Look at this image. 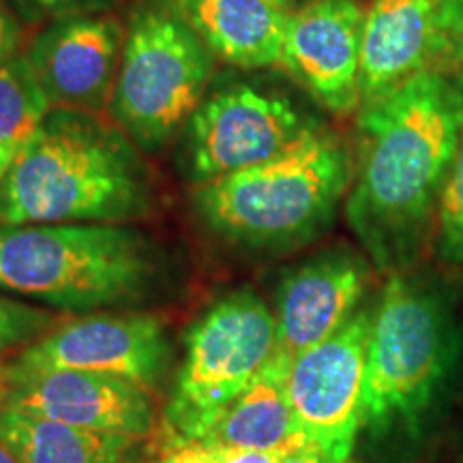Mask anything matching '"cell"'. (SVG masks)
Masks as SVG:
<instances>
[{
  "instance_id": "cell-14",
  "label": "cell",
  "mask_w": 463,
  "mask_h": 463,
  "mask_svg": "<svg viewBox=\"0 0 463 463\" xmlns=\"http://www.w3.org/2000/svg\"><path fill=\"white\" fill-rule=\"evenodd\" d=\"M125 45V28L103 14L50 22L28 50L52 108L97 114L109 108Z\"/></svg>"
},
{
  "instance_id": "cell-4",
  "label": "cell",
  "mask_w": 463,
  "mask_h": 463,
  "mask_svg": "<svg viewBox=\"0 0 463 463\" xmlns=\"http://www.w3.org/2000/svg\"><path fill=\"white\" fill-rule=\"evenodd\" d=\"M164 258L118 223H0V289L65 311L140 303L159 286Z\"/></svg>"
},
{
  "instance_id": "cell-1",
  "label": "cell",
  "mask_w": 463,
  "mask_h": 463,
  "mask_svg": "<svg viewBox=\"0 0 463 463\" xmlns=\"http://www.w3.org/2000/svg\"><path fill=\"white\" fill-rule=\"evenodd\" d=\"M463 127V89L420 73L358 114V161L345 217L378 269L397 275L419 258Z\"/></svg>"
},
{
  "instance_id": "cell-17",
  "label": "cell",
  "mask_w": 463,
  "mask_h": 463,
  "mask_svg": "<svg viewBox=\"0 0 463 463\" xmlns=\"http://www.w3.org/2000/svg\"><path fill=\"white\" fill-rule=\"evenodd\" d=\"M288 369L289 363L273 354L262 373L225 408L198 444L253 450L303 447L307 439L288 397Z\"/></svg>"
},
{
  "instance_id": "cell-12",
  "label": "cell",
  "mask_w": 463,
  "mask_h": 463,
  "mask_svg": "<svg viewBox=\"0 0 463 463\" xmlns=\"http://www.w3.org/2000/svg\"><path fill=\"white\" fill-rule=\"evenodd\" d=\"M170 358V341L157 316L95 314L42 335L15 364L112 373L148 389L164 375Z\"/></svg>"
},
{
  "instance_id": "cell-30",
  "label": "cell",
  "mask_w": 463,
  "mask_h": 463,
  "mask_svg": "<svg viewBox=\"0 0 463 463\" xmlns=\"http://www.w3.org/2000/svg\"><path fill=\"white\" fill-rule=\"evenodd\" d=\"M0 463H20L15 459V455L11 453L7 447H5L3 439H0Z\"/></svg>"
},
{
  "instance_id": "cell-2",
  "label": "cell",
  "mask_w": 463,
  "mask_h": 463,
  "mask_svg": "<svg viewBox=\"0 0 463 463\" xmlns=\"http://www.w3.org/2000/svg\"><path fill=\"white\" fill-rule=\"evenodd\" d=\"M136 144L97 114L52 108L0 183V223H123L153 204Z\"/></svg>"
},
{
  "instance_id": "cell-16",
  "label": "cell",
  "mask_w": 463,
  "mask_h": 463,
  "mask_svg": "<svg viewBox=\"0 0 463 463\" xmlns=\"http://www.w3.org/2000/svg\"><path fill=\"white\" fill-rule=\"evenodd\" d=\"M219 61L241 69L281 65L289 14L270 0H176Z\"/></svg>"
},
{
  "instance_id": "cell-19",
  "label": "cell",
  "mask_w": 463,
  "mask_h": 463,
  "mask_svg": "<svg viewBox=\"0 0 463 463\" xmlns=\"http://www.w3.org/2000/svg\"><path fill=\"white\" fill-rule=\"evenodd\" d=\"M50 99L28 56H14L0 65V153L9 161L33 140L50 114Z\"/></svg>"
},
{
  "instance_id": "cell-10",
  "label": "cell",
  "mask_w": 463,
  "mask_h": 463,
  "mask_svg": "<svg viewBox=\"0 0 463 463\" xmlns=\"http://www.w3.org/2000/svg\"><path fill=\"white\" fill-rule=\"evenodd\" d=\"M463 69V37L444 0H373L364 11L361 108L420 73Z\"/></svg>"
},
{
  "instance_id": "cell-7",
  "label": "cell",
  "mask_w": 463,
  "mask_h": 463,
  "mask_svg": "<svg viewBox=\"0 0 463 463\" xmlns=\"http://www.w3.org/2000/svg\"><path fill=\"white\" fill-rule=\"evenodd\" d=\"M275 350L277 317L253 289H234L208 307L187 335L184 363L167 405V427L178 442H200L262 373Z\"/></svg>"
},
{
  "instance_id": "cell-23",
  "label": "cell",
  "mask_w": 463,
  "mask_h": 463,
  "mask_svg": "<svg viewBox=\"0 0 463 463\" xmlns=\"http://www.w3.org/2000/svg\"><path fill=\"white\" fill-rule=\"evenodd\" d=\"M208 449V447H206ZM298 447H283L269 450H253V449H223L213 447L208 449L219 463H281L283 457L292 453Z\"/></svg>"
},
{
  "instance_id": "cell-13",
  "label": "cell",
  "mask_w": 463,
  "mask_h": 463,
  "mask_svg": "<svg viewBox=\"0 0 463 463\" xmlns=\"http://www.w3.org/2000/svg\"><path fill=\"white\" fill-rule=\"evenodd\" d=\"M363 26L354 0H307L288 17L281 67L333 114L361 108Z\"/></svg>"
},
{
  "instance_id": "cell-22",
  "label": "cell",
  "mask_w": 463,
  "mask_h": 463,
  "mask_svg": "<svg viewBox=\"0 0 463 463\" xmlns=\"http://www.w3.org/2000/svg\"><path fill=\"white\" fill-rule=\"evenodd\" d=\"M114 0H11L14 9L28 22L61 20L67 15L101 14Z\"/></svg>"
},
{
  "instance_id": "cell-5",
  "label": "cell",
  "mask_w": 463,
  "mask_h": 463,
  "mask_svg": "<svg viewBox=\"0 0 463 463\" xmlns=\"http://www.w3.org/2000/svg\"><path fill=\"white\" fill-rule=\"evenodd\" d=\"M217 58L176 0H140L129 15L109 101L116 127L144 153L184 129L215 80Z\"/></svg>"
},
{
  "instance_id": "cell-24",
  "label": "cell",
  "mask_w": 463,
  "mask_h": 463,
  "mask_svg": "<svg viewBox=\"0 0 463 463\" xmlns=\"http://www.w3.org/2000/svg\"><path fill=\"white\" fill-rule=\"evenodd\" d=\"M17 45H20V24L15 15H11V11L0 3V65L15 56Z\"/></svg>"
},
{
  "instance_id": "cell-26",
  "label": "cell",
  "mask_w": 463,
  "mask_h": 463,
  "mask_svg": "<svg viewBox=\"0 0 463 463\" xmlns=\"http://www.w3.org/2000/svg\"><path fill=\"white\" fill-rule=\"evenodd\" d=\"M281 463H344V461L333 459V457L328 453H324L320 447L305 442L303 447L294 449L292 453H288L286 457H283Z\"/></svg>"
},
{
  "instance_id": "cell-6",
  "label": "cell",
  "mask_w": 463,
  "mask_h": 463,
  "mask_svg": "<svg viewBox=\"0 0 463 463\" xmlns=\"http://www.w3.org/2000/svg\"><path fill=\"white\" fill-rule=\"evenodd\" d=\"M457 333L444 300L422 283L391 275L373 311L363 382V427L416 430L444 389Z\"/></svg>"
},
{
  "instance_id": "cell-15",
  "label": "cell",
  "mask_w": 463,
  "mask_h": 463,
  "mask_svg": "<svg viewBox=\"0 0 463 463\" xmlns=\"http://www.w3.org/2000/svg\"><path fill=\"white\" fill-rule=\"evenodd\" d=\"M369 286V264L350 247H331L286 270L277 288V350L292 363L350 322Z\"/></svg>"
},
{
  "instance_id": "cell-31",
  "label": "cell",
  "mask_w": 463,
  "mask_h": 463,
  "mask_svg": "<svg viewBox=\"0 0 463 463\" xmlns=\"http://www.w3.org/2000/svg\"><path fill=\"white\" fill-rule=\"evenodd\" d=\"M9 165H11V161L5 157L3 153H0V183H3V178H5V174H7Z\"/></svg>"
},
{
  "instance_id": "cell-29",
  "label": "cell",
  "mask_w": 463,
  "mask_h": 463,
  "mask_svg": "<svg viewBox=\"0 0 463 463\" xmlns=\"http://www.w3.org/2000/svg\"><path fill=\"white\" fill-rule=\"evenodd\" d=\"M270 3L286 11V14H292V11L303 7V5H300V0H270Z\"/></svg>"
},
{
  "instance_id": "cell-25",
  "label": "cell",
  "mask_w": 463,
  "mask_h": 463,
  "mask_svg": "<svg viewBox=\"0 0 463 463\" xmlns=\"http://www.w3.org/2000/svg\"><path fill=\"white\" fill-rule=\"evenodd\" d=\"M161 463H219L215 455L206 447L194 442V444H181L172 455H167Z\"/></svg>"
},
{
  "instance_id": "cell-3",
  "label": "cell",
  "mask_w": 463,
  "mask_h": 463,
  "mask_svg": "<svg viewBox=\"0 0 463 463\" xmlns=\"http://www.w3.org/2000/svg\"><path fill=\"white\" fill-rule=\"evenodd\" d=\"M354 176L345 144L320 127L262 165L198 184L194 206L213 234L249 251H289L320 236Z\"/></svg>"
},
{
  "instance_id": "cell-9",
  "label": "cell",
  "mask_w": 463,
  "mask_h": 463,
  "mask_svg": "<svg viewBox=\"0 0 463 463\" xmlns=\"http://www.w3.org/2000/svg\"><path fill=\"white\" fill-rule=\"evenodd\" d=\"M372 322V311H358L333 337L294 358L286 378L300 433L307 442L344 463H350L356 433L363 427V382Z\"/></svg>"
},
{
  "instance_id": "cell-28",
  "label": "cell",
  "mask_w": 463,
  "mask_h": 463,
  "mask_svg": "<svg viewBox=\"0 0 463 463\" xmlns=\"http://www.w3.org/2000/svg\"><path fill=\"white\" fill-rule=\"evenodd\" d=\"M7 395H9V364H5L3 358H0V412H3L5 403H7Z\"/></svg>"
},
{
  "instance_id": "cell-27",
  "label": "cell",
  "mask_w": 463,
  "mask_h": 463,
  "mask_svg": "<svg viewBox=\"0 0 463 463\" xmlns=\"http://www.w3.org/2000/svg\"><path fill=\"white\" fill-rule=\"evenodd\" d=\"M449 20L459 37H463V0H444Z\"/></svg>"
},
{
  "instance_id": "cell-21",
  "label": "cell",
  "mask_w": 463,
  "mask_h": 463,
  "mask_svg": "<svg viewBox=\"0 0 463 463\" xmlns=\"http://www.w3.org/2000/svg\"><path fill=\"white\" fill-rule=\"evenodd\" d=\"M54 317L45 311L0 297V352L45 335Z\"/></svg>"
},
{
  "instance_id": "cell-20",
  "label": "cell",
  "mask_w": 463,
  "mask_h": 463,
  "mask_svg": "<svg viewBox=\"0 0 463 463\" xmlns=\"http://www.w3.org/2000/svg\"><path fill=\"white\" fill-rule=\"evenodd\" d=\"M436 251L447 264H463V127L436 217Z\"/></svg>"
},
{
  "instance_id": "cell-18",
  "label": "cell",
  "mask_w": 463,
  "mask_h": 463,
  "mask_svg": "<svg viewBox=\"0 0 463 463\" xmlns=\"http://www.w3.org/2000/svg\"><path fill=\"white\" fill-rule=\"evenodd\" d=\"M0 439L20 463H129L137 439L3 408Z\"/></svg>"
},
{
  "instance_id": "cell-8",
  "label": "cell",
  "mask_w": 463,
  "mask_h": 463,
  "mask_svg": "<svg viewBox=\"0 0 463 463\" xmlns=\"http://www.w3.org/2000/svg\"><path fill=\"white\" fill-rule=\"evenodd\" d=\"M314 129L281 92L249 80H213L183 129L184 174L204 184L262 165Z\"/></svg>"
},
{
  "instance_id": "cell-11",
  "label": "cell",
  "mask_w": 463,
  "mask_h": 463,
  "mask_svg": "<svg viewBox=\"0 0 463 463\" xmlns=\"http://www.w3.org/2000/svg\"><path fill=\"white\" fill-rule=\"evenodd\" d=\"M5 408L80 430L116 433L136 439L155 427L146 386L112 373L80 369H26L9 364Z\"/></svg>"
}]
</instances>
